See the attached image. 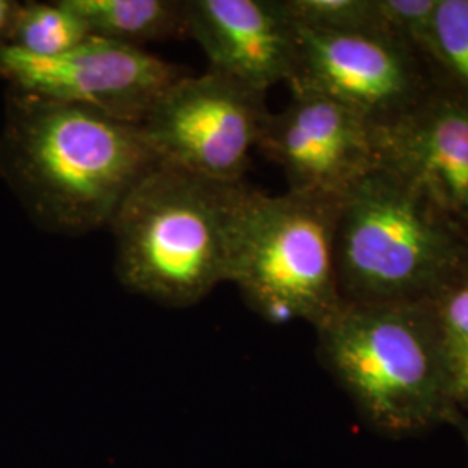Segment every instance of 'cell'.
<instances>
[{
	"label": "cell",
	"instance_id": "12",
	"mask_svg": "<svg viewBox=\"0 0 468 468\" xmlns=\"http://www.w3.org/2000/svg\"><path fill=\"white\" fill-rule=\"evenodd\" d=\"M92 37L143 48L187 35L185 0H68Z\"/></svg>",
	"mask_w": 468,
	"mask_h": 468
},
{
	"label": "cell",
	"instance_id": "18",
	"mask_svg": "<svg viewBox=\"0 0 468 468\" xmlns=\"http://www.w3.org/2000/svg\"><path fill=\"white\" fill-rule=\"evenodd\" d=\"M17 7H19L17 2L0 0V46H5L9 42V34L13 28Z\"/></svg>",
	"mask_w": 468,
	"mask_h": 468
},
{
	"label": "cell",
	"instance_id": "2",
	"mask_svg": "<svg viewBox=\"0 0 468 468\" xmlns=\"http://www.w3.org/2000/svg\"><path fill=\"white\" fill-rule=\"evenodd\" d=\"M250 186L158 164L112 220L115 272L135 295L189 307L229 280L234 234Z\"/></svg>",
	"mask_w": 468,
	"mask_h": 468
},
{
	"label": "cell",
	"instance_id": "6",
	"mask_svg": "<svg viewBox=\"0 0 468 468\" xmlns=\"http://www.w3.org/2000/svg\"><path fill=\"white\" fill-rule=\"evenodd\" d=\"M268 117L264 92L208 69L176 80L139 127L162 165L243 183Z\"/></svg>",
	"mask_w": 468,
	"mask_h": 468
},
{
	"label": "cell",
	"instance_id": "9",
	"mask_svg": "<svg viewBox=\"0 0 468 468\" xmlns=\"http://www.w3.org/2000/svg\"><path fill=\"white\" fill-rule=\"evenodd\" d=\"M290 94L269 113L257 148L283 170L288 191L342 201L378 165L375 129L328 96L297 87Z\"/></svg>",
	"mask_w": 468,
	"mask_h": 468
},
{
	"label": "cell",
	"instance_id": "14",
	"mask_svg": "<svg viewBox=\"0 0 468 468\" xmlns=\"http://www.w3.org/2000/svg\"><path fill=\"white\" fill-rule=\"evenodd\" d=\"M92 37L84 19L68 4H19L7 46L35 56H58Z\"/></svg>",
	"mask_w": 468,
	"mask_h": 468
},
{
	"label": "cell",
	"instance_id": "8",
	"mask_svg": "<svg viewBox=\"0 0 468 468\" xmlns=\"http://www.w3.org/2000/svg\"><path fill=\"white\" fill-rule=\"evenodd\" d=\"M299 65L288 89L338 101L373 129L387 127L437 94L415 50L384 34H332L299 27Z\"/></svg>",
	"mask_w": 468,
	"mask_h": 468
},
{
	"label": "cell",
	"instance_id": "3",
	"mask_svg": "<svg viewBox=\"0 0 468 468\" xmlns=\"http://www.w3.org/2000/svg\"><path fill=\"white\" fill-rule=\"evenodd\" d=\"M318 357L369 429L421 434L456 408L432 302L347 303L316 328Z\"/></svg>",
	"mask_w": 468,
	"mask_h": 468
},
{
	"label": "cell",
	"instance_id": "10",
	"mask_svg": "<svg viewBox=\"0 0 468 468\" xmlns=\"http://www.w3.org/2000/svg\"><path fill=\"white\" fill-rule=\"evenodd\" d=\"M185 9L208 69L264 94L293 80L301 35L284 0H185Z\"/></svg>",
	"mask_w": 468,
	"mask_h": 468
},
{
	"label": "cell",
	"instance_id": "1",
	"mask_svg": "<svg viewBox=\"0 0 468 468\" xmlns=\"http://www.w3.org/2000/svg\"><path fill=\"white\" fill-rule=\"evenodd\" d=\"M158 164L139 125L11 87L0 168L44 229L82 236L110 228Z\"/></svg>",
	"mask_w": 468,
	"mask_h": 468
},
{
	"label": "cell",
	"instance_id": "4",
	"mask_svg": "<svg viewBox=\"0 0 468 468\" xmlns=\"http://www.w3.org/2000/svg\"><path fill=\"white\" fill-rule=\"evenodd\" d=\"M335 269L342 302L431 301L468 269V231L419 187L377 165L340 205Z\"/></svg>",
	"mask_w": 468,
	"mask_h": 468
},
{
	"label": "cell",
	"instance_id": "16",
	"mask_svg": "<svg viewBox=\"0 0 468 468\" xmlns=\"http://www.w3.org/2000/svg\"><path fill=\"white\" fill-rule=\"evenodd\" d=\"M302 28L332 34L387 32L378 0H284ZM392 37V35H390Z\"/></svg>",
	"mask_w": 468,
	"mask_h": 468
},
{
	"label": "cell",
	"instance_id": "15",
	"mask_svg": "<svg viewBox=\"0 0 468 468\" xmlns=\"http://www.w3.org/2000/svg\"><path fill=\"white\" fill-rule=\"evenodd\" d=\"M452 401L468 410V269L431 299Z\"/></svg>",
	"mask_w": 468,
	"mask_h": 468
},
{
	"label": "cell",
	"instance_id": "17",
	"mask_svg": "<svg viewBox=\"0 0 468 468\" xmlns=\"http://www.w3.org/2000/svg\"><path fill=\"white\" fill-rule=\"evenodd\" d=\"M437 2L439 0H378L387 32L415 50L423 61L432 42Z\"/></svg>",
	"mask_w": 468,
	"mask_h": 468
},
{
	"label": "cell",
	"instance_id": "5",
	"mask_svg": "<svg viewBox=\"0 0 468 468\" xmlns=\"http://www.w3.org/2000/svg\"><path fill=\"white\" fill-rule=\"evenodd\" d=\"M342 201L249 189L234 234L229 283L269 323L321 326L342 305L335 233Z\"/></svg>",
	"mask_w": 468,
	"mask_h": 468
},
{
	"label": "cell",
	"instance_id": "7",
	"mask_svg": "<svg viewBox=\"0 0 468 468\" xmlns=\"http://www.w3.org/2000/svg\"><path fill=\"white\" fill-rule=\"evenodd\" d=\"M0 75L23 92L139 125L183 71L143 48L89 37L58 56L0 46Z\"/></svg>",
	"mask_w": 468,
	"mask_h": 468
},
{
	"label": "cell",
	"instance_id": "13",
	"mask_svg": "<svg viewBox=\"0 0 468 468\" xmlns=\"http://www.w3.org/2000/svg\"><path fill=\"white\" fill-rule=\"evenodd\" d=\"M425 63L437 92L468 108V0H439Z\"/></svg>",
	"mask_w": 468,
	"mask_h": 468
},
{
	"label": "cell",
	"instance_id": "11",
	"mask_svg": "<svg viewBox=\"0 0 468 468\" xmlns=\"http://www.w3.org/2000/svg\"><path fill=\"white\" fill-rule=\"evenodd\" d=\"M378 165L396 172L468 231V108L437 92L375 129Z\"/></svg>",
	"mask_w": 468,
	"mask_h": 468
},
{
	"label": "cell",
	"instance_id": "19",
	"mask_svg": "<svg viewBox=\"0 0 468 468\" xmlns=\"http://www.w3.org/2000/svg\"><path fill=\"white\" fill-rule=\"evenodd\" d=\"M444 425H452L460 435L463 437V442H465V446H467L468 452V417L463 413V411H460L458 408H452V411L446 415V419H444ZM468 468V467H467Z\"/></svg>",
	"mask_w": 468,
	"mask_h": 468
}]
</instances>
